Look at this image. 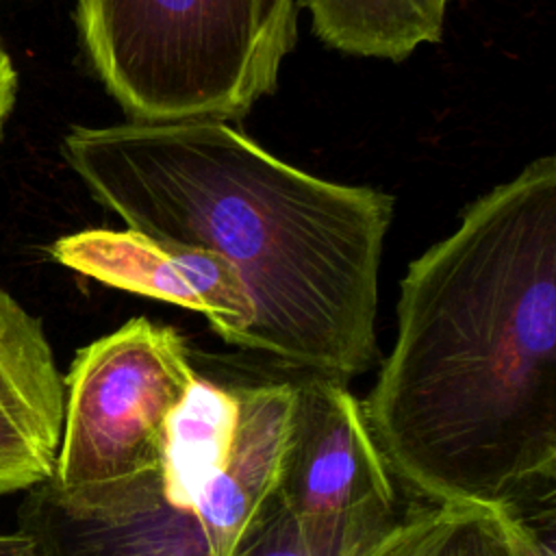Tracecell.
Wrapping results in <instances>:
<instances>
[{
  "label": "cell",
  "mask_w": 556,
  "mask_h": 556,
  "mask_svg": "<svg viewBox=\"0 0 556 556\" xmlns=\"http://www.w3.org/2000/svg\"><path fill=\"white\" fill-rule=\"evenodd\" d=\"M391 473L432 504L513 506L556 469V159L473 200L402 282L361 402Z\"/></svg>",
  "instance_id": "obj_1"
},
{
  "label": "cell",
  "mask_w": 556,
  "mask_h": 556,
  "mask_svg": "<svg viewBox=\"0 0 556 556\" xmlns=\"http://www.w3.org/2000/svg\"><path fill=\"white\" fill-rule=\"evenodd\" d=\"M198 371L185 337L132 317L80 348L70 365L52 486L96 502L159 478L167 421Z\"/></svg>",
  "instance_id": "obj_4"
},
{
  "label": "cell",
  "mask_w": 556,
  "mask_h": 556,
  "mask_svg": "<svg viewBox=\"0 0 556 556\" xmlns=\"http://www.w3.org/2000/svg\"><path fill=\"white\" fill-rule=\"evenodd\" d=\"M397 519L395 513L300 517L274 495L235 556H358Z\"/></svg>",
  "instance_id": "obj_11"
},
{
  "label": "cell",
  "mask_w": 556,
  "mask_h": 556,
  "mask_svg": "<svg viewBox=\"0 0 556 556\" xmlns=\"http://www.w3.org/2000/svg\"><path fill=\"white\" fill-rule=\"evenodd\" d=\"M61 150L126 228L235 267L254 304L243 350L343 382L376 363L393 195L313 176L219 119L74 126Z\"/></svg>",
  "instance_id": "obj_2"
},
{
  "label": "cell",
  "mask_w": 556,
  "mask_h": 556,
  "mask_svg": "<svg viewBox=\"0 0 556 556\" xmlns=\"http://www.w3.org/2000/svg\"><path fill=\"white\" fill-rule=\"evenodd\" d=\"M65 384L43 324L0 287V497L52 478Z\"/></svg>",
  "instance_id": "obj_7"
},
{
  "label": "cell",
  "mask_w": 556,
  "mask_h": 556,
  "mask_svg": "<svg viewBox=\"0 0 556 556\" xmlns=\"http://www.w3.org/2000/svg\"><path fill=\"white\" fill-rule=\"evenodd\" d=\"M0 556H33V545L20 532L0 534Z\"/></svg>",
  "instance_id": "obj_13"
},
{
  "label": "cell",
  "mask_w": 556,
  "mask_h": 556,
  "mask_svg": "<svg viewBox=\"0 0 556 556\" xmlns=\"http://www.w3.org/2000/svg\"><path fill=\"white\" fill-rule=\"evenodd\" d=\"M15 93H17V72L13 67L9 52L0 43V135H2L4 119L9 117L15 104Z\"/></svg>",
  "instance_id": "obj_12"
},
{
  "label": "cell",
  "mask_w": 556,
  "mask_h": 556,
  "mask_svg": "<svg viewBox=\"0 0 556 556\" xmlns=\"http://www.w3.org/2000/svg\"><path fill=\"white\" fill-rule=\"evenodd\" d=\"M295 0H76L83 50L126 122L243 119L298 41Z\"/></svg>",
  "instance_id": "obj_3"
},
{
  "label": "cell",
  "mask_w": 556,
  "mask_h": 556,
  "mask_svg": "<svg viewBox=\"0 0 556 556\" xmlns=\"http://www.w3.org/2000/svg\"><path fill=\"white\" fill-rule=\"evenodd\" d=\"M239 415L226 463L195 513L208 556H235L276 495L291 434L293 380L235 387Z\"/></svg>",
  "instance_id": "obj_8"
},
{
  "label": "cell",
  "mask_w": 556,
  "mask_h": 556,
  "mask_svg": "<svg viewBox=\"0 0 556 556\" xmlns=\"http://www.w3.org/2000/svg\"><path fill=\"white\" fill-rule=\"evenodd\" d=\"M276 497L300 517L395 513L391 471L343 380L300 371Z\"/></svg>",
  "instance_id": "obj_5"
},
{
  "label": "cell",
  "mask_w": 556,
  "mask_h": 556,
  "mask_svg": "<svg viewBox=\"0 0 556 556\" xmlns=\"http://www.w3.org/2000/svg\"><path fill=\"white\" fill-rule=\"evenodd\" d=\"M358 556H521L510 508L432 504L397 519Z\"/></svg>",
  "instance_id": "obj_10"
},
{
  "label": "cell",
  "mask_w": 556,
  "mask_h": 556,
  "mask_svg": "<svg viewBox=\"0 0 556 556\" xmlns=\"http://www.w3.org/2000/svg\"><path fill=\"white\" fill-rule=\"evenodd\" d=\"M315 37L343 54L404 61L437 43L450 0H295Z\"/></svg>",
  "instance_id": "obj_9"
},
{
  "label": "cell",
  "mask_w": 556,
  "mask_h": 556,
  "mask_svg": "<svg viewBox=\"0 0 556 556\" xmlns=\"http://www.w3.org/2000/svg\"><path fill=\"white\" fill-rule=\"evenodd\" d=\"M0 2H2V0H0Z\"/></svg>",
  "instance_id": "obj_14"
},
{
  "label": "cell",
  "mask_w": 556,
  "mask_h": 556,
  "mask_svg": "<svg viewBox=\"0 0 556 556\" xmlns=\"http://www.w3.org/2000/svg\"><path fill=\"white\" fill-rule=\"evenodd\" d=\"M50 254L106 287L195 311L226 343L245 345L254 324L252 298L235 267L211 250L130 228H87L56 239Z\"/></svg>",
  "instance_id": "obj_6"
}]
</instances>
